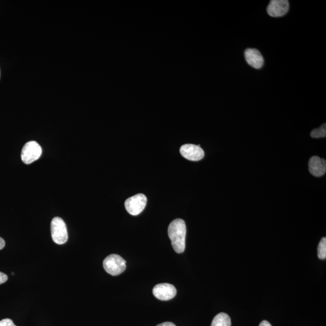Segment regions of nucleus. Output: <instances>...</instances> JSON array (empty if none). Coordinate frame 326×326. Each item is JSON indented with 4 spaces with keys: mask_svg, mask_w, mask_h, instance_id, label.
Returning a JSON list of instances; mask_svg holds the SVG:
<instances>
[{
    "mask_svg": "<svg viewBox=\"0 0 326 326\" xmlns=\"http://www.w3.org/2000/svg\"><path fill=\"white\" fill-rule=\"evenodd\" d=\"M186 232L185 223L181 219H175L169 226V237L173 248L177 253H182L185 250Z\"/></svg>",
    "mask_w": 326,
    "mask_h": 326,
    "instance_id": "obj_1",
    "label": "nucleus"
},
{
    "mask_svg": "<svg viewBox=\"0 0 326 326\" xmlns=\"http://www.w3.org/2000/svg\"><path fill=\"white\" fill-rule=\"evenodd\" d=\"M289 5L287 0H272L267 8V12L272 17H281L287 14Z\"/></svg>",
    "mask_w": 326,
    "mask_h": 326,
    "instance_id": "obj_8",
    "label": "nucleus"
},
{
    "mask_svg": "<svg viewBox=\"0 0 326 326\" xmlns=\"http://www.w3.org/2000/svg\"><path fill=\"white\" fill-rule=\"evenodd\" d=\"M312 138H318L325 137L326 136V125H322L320 128L315 129L311 133Z\"/></svg>",
    "mask_w": 326,
    "mask_h": 326,
    "instance_id": "obj_13",
    "label": "nucleus"
},
{
    "mask_svg": "<svg viewBox=\"0 0 326 326\" xmlns=\"http://www.w3.org/2000/svg\"><path fill=\"white\" fill-rule=\"evenodd\" d=\"M157 326H176V325L171 322H162V323L159 324Z\"/></svg>",
    "mask_w": 326,
    "mask_h": 326,
    "instance_id": "obj_16",
    "label": "nucleus"
},
{
    "mask_svg": "<svg viewBox=\"0 0 326 326\" xmlns=\"http://www.w3.org/2000/svg\"><path fill=\"white\" fill-rule=\"evenodd\" d=\"M231 318L225 313H219L214 318L211 326H231Z\"/></svg>",
    "mask_w": 326,
    "mask_h": 326,
    "instance_id": "obj_11",
    "label": "nucleus"
},
{
    "mask_svg": "<svg viewBox=\"0 0 326 326\" xmlns=\"http://www.w3.org/2000/svg\"><path fill=\"white\" fill-rule=\"evenodd\" d=\"M309 171L316 177H320L325 174L326 161L324 158L318 156L312 157L309 161Z\"/></svg>",
    "mask_w": 326,
    "mask_h": 326,
    "instance_id": "obj_9",
    "label": "nucleus"
},
{
    "mask_svg": "<svg viewBox=\"0 0 326 326\" xmlns=\"http://www.w3.org/2000/svg\"><path fill=\"white\" fill-rule=\"evenodd\" d=\"M51 234L53 241L56 244H64L68 240L67 229L64 220L61 218L55 217L51 222Z\"/></svg>",
    "mask_w": 326,
    "mask_h": 326,
    "instance_id": "obj_2",
    "label": "nucleus"
},
{
    "mask_svg": "<svg viewBox=\"0 0 326 326\" xmlns=\"http://www.w3.org/2000/svg\"><path fill=\"white\" fill-rule=\"evenodd\" d=\"M153 294L158 300L168 301L175 297L176 289L174 286L171 284H158L153 289Z\"/></svg>",
    "mask_w": 326,
    "mask_h": 326,
    "instance_id": "obj_6",
    "label": "nucleus"
},
{
    "mask_svg": "<svg viewBox=\"0 0 326 326\" xmlns=\"http://www.w3.org/2000/svg\"><path fill=\"white\" fill-rule=\"evenodd\" d=\"M245 57L248 64L256 69L262 67L264 59L260 52L257 49H248L245 52Z\"/></svg>",
    "mask_w": 326,
    "mask_h": 326,
    "instance_id": "obj_10",
    "label": "nucleus"
},
{
    "mask_svg": "<svg viewBox=\"0 0 326 326\" xmlns=\"http://www.w3.org/2000/svg\"><path fill=\"white\" fill-rule=\"evenodd\" d=\"M0 326H16L11 319L5 318L0 321Z\"/></svg>",
    "mask_w": 326,
    "mask_h": 326,
    "instance_id": "obj_14",
    "label": "nucleus"
},
{
    "mask_svg": "<svg viewBox=\"0 0 326 326\" xmlns=\"http://www.w3.org/2000/svg\"><path fill=\"white\" fill-rule=\"evenodd\" d=\"M318 257L321 260L326 259V238H322L318 247Z\"/></svg>",
    "mask_w": 326,
    "mask_h": 326,
    "instance_id": "obj_12",
    "label": "nucleus"
},
{
    "mask_svg": "<svg viewBox=\"0 0 326 326\" xmlns=\"http://www.w3.org/2000/svg\"><path fill=\"white\" fill-rule=\"evenodd\" d=\"M180 153L183 157L191 161H199L204 157V152L198 145L186 144L181 146Z\"/></svg>",
    "mask_w": 326,
    "mask_h": 326,
    "instance_id": "obj_7",
    "label": "nucleus"
},
{
    "mask_svg": "<svg viewBox=\"0 0 326 326\" xmlns=\"http://www.w3.org/2000/svg\"><path fill=\"white\" fill-rule=\"evenodd\" d=\"M259 326H272V325L269 323L268 321L264 320L261 322L260 324H259Z\"/></svg>",
    "mask_w": 326,
    "mask_h": 326,
    "instance_id": "obj_18",
    "label": "nucleus"
},
{
    "mask_svg": "<svg viewBox=\"0 0 326 326\" xmlns=\"http://www.w3.org/2000/svg\"><path fill=\"white\" fill-rule=\"evenodd\" d=\"M5 241L4 239L0 237V250L5 247Z\"/></svg>",
    "mask_w": 326,
    "mask_h": 326,
    "instance_id": "obj_17",
    "label": "nucleus"
},
{
    "mask_svg": "<svg viewBox=\"0 0 326 326\" xmlns=\"http://www.w3.org/2000/svg\"><path fill=\"white\" fill-rule=\"evenodd\" d=\"M42 155V148L37 142L31 141L26 143L21 151V159L26 165L37 160Z\"/></svg>",
    "mask_w": 326,
    "mask_h": 326,
    "instance_id": "obj_4",
    "label": "nucleus"
},
{
    "mask_svg": "<svg viewBox=\"0 0 326 326\" xmlns=\"http://www.w3.org/2000/svg\"><path fill=\"white\" fill-rule=\"evenodd\" d=\"M126 261L118 254H111L103 262L105 270L108 274L116 276L121 274L126 269Z\"/></svg>",
    "mask_w": 326,
    "mask_h": 326,
    "instance_id": "obj_3",
    "label": "nucleus"
},
{
    "mask_svg": "<svg viewBox=\"0 0 326 326\" xmlns=\"http://www.w3.org/2000/svg\"><path fill=\"white\" fill-rule=\"evenodd\" d=\"M8 275L5 273H3L2 272H0V285L5 284V283L8 281Z\"/></svg>",
    "mask_w": 326,
    "mask_h": 326,
    "instance_id": "obj_15",
    "label": "nucleus"
},
{
    "mask_svg": "<svg viewBox=\"0 0 326 326\" xmlns=\"http://www.w3.org/2000/svg\"><path fill=\"white\" fill-rule=\"evenodd\" d=\"M147 204V198L144 194H137L126 199L125 206L126 211L132 216L141 214Z\"/></svg>",
    "mask_w": 326,
    "mask_h": 326,
    "instance_id": "obj_5",
    "label": "nucleus"
}]
</instances>
